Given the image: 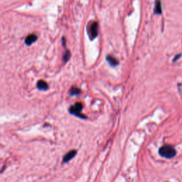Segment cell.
I'll return each instance as SVG.
<instances>
[{
	"label": "cell",
	"instance_id": "cell-7",
	"mask_svg": "<svg viewBox=\"0 0 182 182\" xmlns=\"http://www.w3.org/2000/svg\"><path fill=\"white\" fill-rule=\"evenodd\" d=\"M154 12L157 14H162V5L160 0H156L155 7H154Z\"/></svg>",
	"mask_w": 182,
	"mask_h": 182
},
{
	"label": "cell",
	"instance_id": "cell-2",
	"mask_svg": "<svg viewBox=\"0 0 182 182\" xmlns=\"http://www.w3.org/2000/svg\"><path fill=\"white\" fill-rule=\"evenodd\" d=\"M83 110V105L81 103H77L75 105H73V106H71L69 109V112L70 114L76 115L81 118H86L85 116L81 115V111Z\"/></svg>",
	"mask_w": 182,
	"mask_h": 182
},
{
	"label": "cell",
	"instance_id": "cell-6",
	"mask_svg": "<svg viewBox=\"0 0 182 182\" xmlns=\"http://www.w3.org/2000/svg\"><path fill=\"white\" fill-rule=\"evenodd\" d=\"M37 88L41 90V91H46L48 88V85L46 81H39L36 84Z\"/></svg>",
	"mask_w": 182,
	"mask_h": 182
},
{
	"label": "cell",
	"instance_id": "cell-1",
	"mask_svg": "<svg viewBox=\"0 0 182 182\" xmlns=\"http://www.w3.org/2000/svg\"><path fill=\"white\" fill-rule=\"evenodd\" d=\"M159 154L162 156L167 159H171L176 155V150L173 147L170 145H165L159 149Z\"/></svg>",
	"mask_w": 182,
	"mask_h": 182
},
{
	"label": "cell",
	"instance_id": "cell-10",
	"mask_svg": "<svg viewBox=\"0 0 182 182\" xmlns=\"http://www.w3.org/2000/svg\"><path fill=\"white\" fill-rule=\"evenodd\" d=\"M70 57V53L69 51H67L66 52V54L63 55V59L64 62L68 61V60H69V58Z\"/></svg>",
	"mask_w": 182,
	"mask_h": 182
},
{
	"label": "cell",
	"instance_id": "cell-4",
	"mask_svg": "<svg viewBox=\"0 0 182 182\" xmlns=\"http://www.w3.org/2000/svg\"><path fill=\"white\" fill-rule=\"evenodd\" d=\"M36 40H37V36L36 34H30L26 37V39H25V44H26L27 46H30V45L33 44V43L36 42Z\"/></svg>",
	"mask_w": 182,
	"mask_h": 182
},
{
	"label": "cell",
	"instance_id": "cell-9",
	"mask_svg": "<svg viewBox=\"0 0 182 182\" xmlns=\"http://www.w3.org/2000/svg\"><path fill=\"white\" fill-rule=\"evenodd\" d=\"M80 93H81L80 89H78V88H76V87H73L70 91V95H77Z\"/></svg>",
	"mask_w": 182,
	"mask_h": 182
},
{
	"label": "cell",
	"instance_id": "cell-3",
	"mask_svg": "<svg viewBox=\"0 0 182 182\" xmlns=\"http://www.w3.org/2000/svg\"><path fill=\"white\" fill-rule=\"evenodd\" d=\"M97 33H98V24L97 22H93L89 29V35L91 39L95 38L97 36Z\"/></svg>",
	"mask_w": 182,
	"mask_h": 182
},
{
	"label": "cell",
	"instance_id": "cell-8",
	"mask_svg": "<svg viewBox=\"0 0 182 182\" xmlns=\"http://www.w3.org/2000/svg\"><path fill=\"white\" fill-rule=\"evenodd\" d=\"M107 60L112 66H115L118 64V60H117L115 58L113 57V56H108L107 57Z\"/></svg>",
	"mask_w": 182,
	"mask_h": 182
},
{
	"label": "cell",
	"instance_id": "cell-5",
	"mask_svg": "<svg viewBox=\"0 0 182 182\" xmlns=\"http://www.w3.org/2000/svg\"><path fill=\"white\" fill-rule=\"evenodd\" d=\"M76 152H76V150H71V151L68 152V153L66 154L65 156H64L63 159V162H69L70 159H73L74 156H76Z\"/></svg>",
	"mask_w": 182,
	"mask_h": 182
}]
</instances>
